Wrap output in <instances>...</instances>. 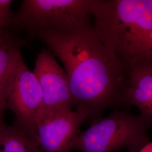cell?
I'll return each mask as SVG.
<instances>
[{"instance_id": "1", "label": "cell", "mask_w": 152, "mask_h": 152, "mask_svg": "<svg viewBox=\"0 0 152 152\" xmlns=\"http://www.w3.org/2000/svg\"><path fill=\"white\" fill-rule=\"evenodd\" d=\"M64 65L76 107L90 117L123 102L128 74L118 57L98 38L90 20L58 31L36 33Z\"/></svg>"}, {"instance_id": "2", "label": "cell", "mask_w": 152, "mask_h": 152, "mask_svg": "<svg viewBox=\"0 0 152 152\" xmlns=\"http://www.w3.org/2000/svg\"><path fill=\"white\" fill-rule=\"evenodd\" d=\"M91 15L98 38L128 73L152 65V0H92Z\"/></svg>"}, {"instance_id": "3", "label": "cell", "mask_w": 152, "mask_h": 152, "mask_svg": "<svg viewBox=\"0 0 152 152\" xmlns=\"http://www.w3.org/2000/svg\"><path fill=\"white\" fill-rule=\"evenodd\" d=\"M152 118L117 110L77 136L72 149L81 152H138L149 141Z\"/></svg>"}, {"instance_id": "4", "label": "cell", "mask_w": 152, "mask_h": 152, "mask_svg": "<svg viewBox=\"0 0 152 152\" xmlns=\"http://www.w3.org/2000/svg\"><path fill=\"white\" fill-rule=\"evenodd\" d=\"M92 0H23L10 27L36 33L58 31L90 20Z\"/></svg>"}, {"instance_id": "5", "label": "cell", "mask_w": 152, "mask_h": 152, "mask_svg": "<svg viewBox=\"0 0 152 152\" xmlns=\"http://www.w3.org/2000/svg\"><path fill=\"white\" fill-rule=\"evenodd\" d=\"M7 109L16 117V123L34 142L43 95L38 80L20 55L9 78L5 91Z\"/></svg>"}, {"instance_id": "6", "label": "cell", "mask_w": 152, "mask_h": 152, "mask_svg": "<svg viewBox=\"0 0 152 152\" xmlns=\"http://www.w3.org/2000/svg\"><path fill=\"white\" fill-rule=\"evenodd\" d=\"M54 56L49 49H43L37 55L33 72L43 95L38 120L48 114L72 109L75 106L66 73Z\"/></svg>"}, {"instance_id": "7", "label": "cell", "mask_w": 152, "mask_h": 152, "mask_svg": "<svg viewBox=\"0 0 152 152\" xmlns=\"http://www.w3.org/2000/svg\"><path fill=\"white\" fill-rule=\"evenodd\" d=\"M89 117L83 107L43 116L37 121L34 142L41 152H71L80 127Z\"/></svg>"}, {"instance_id": "8", "label": "cell", "mask_w": 152, "mask_h": 152, "mask_svg": "<svg viewBox=\"0 0 152 152\" xmlns=\"http://www.w3.org/2000/svg\"><path fill=\"white\" fill-rule=\"evenodd\" d=\"M123 102L139 109L152 118V65L137 66L129 72Z\"/></svg>"}, {"instance_id": "9", "label": "cell", "mask_w": 152, "mask_h": 152, "mask_svg": "<svg viewBox=\"0 0 152 152\" xmlns=\"http://www.w3.org/2000/svg\"><path fill=\"white\" fill-rule=\"evenodd\" d=\"M23 38L9 31L0 41V127L6 125L4 115L6 108L5 91L7 82L17 60L21 54L20 49L27 43Z\"/></svg>"}, {"instance_id": "10", "label": "cell", "mask_w": 152, "mask_h": 152, "mask_svg": "<svg viewBox=\"0 0 152 152\" xmlns=\"http://www.w3.org/2000/svg\"><path fill=\"white\" fill-rule=\"evenodd\" d=\"M0 152H41L37 144L15 124L0 127Z\"/></svg>"}, {"instance_id": "11", "label": "cell", "mask_w": 152, "mask_h": 152, "mask_svg": "<svg viewBox=\"0 0 152 152\" xmlns=\"http://www.w3.org/2000/svg\"><path fill=\"white\" fill-rule=\"evenodd\" d=\"M12 1L0 0V21L9 29L14 14L11 11Z\"/></svg>"}, {"instance_id": "12", "label": "cell", "mask_w": 152, "mask_h": 152, "mask_svg": "<svg viewBox=\"0 0 152 152\" xmlns=\"http://www.w3.org/2000/svg\"><path fill=\"white\" fill-rule=\"evenodd\" d=\"M9 31V29L0 21V41L5 37L7 33Z\"/></svg>"}, {"instance_id": "13", "label": "cell", "mask_w": 152, "mask_h": 152, "mask_svg": "<svg viewBox=\"0 0 152 152\" xmlns=\"http://www.w3.org/2000/svg\"><path fill=\"white\" fill-rule=\"evenodd\" d=\"M138 152H152V142H149Z\"/></svg>"}]
</instances>
